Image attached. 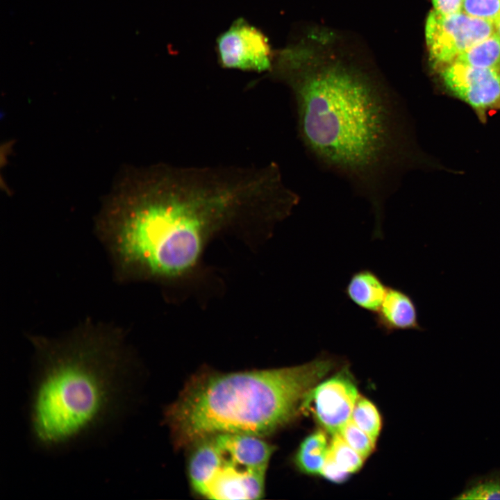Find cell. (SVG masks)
Masks as SVG:
<instances>
[{
    "label": "cell",
    "mask_w": 500,
    "mask_h": 500,
    "mask_svg": "<svg viewBox=\"0 0 500 500\" xmlns=\"http://www.w3.org/2000/svg\"><path fill=\"white\" fill-rule=\"evenodd\" d=\"M317 35L283 50L276 74L292 92L306 153L368 202L373 238H382L387 201L423 158L394 91L376 72L347 61L328 38Z\"/></svg>",
    "instance_id": "obj_1"
},
{
    "label": "cell",
    "mask_w": 500,
    "mask_h": 500,
    "mask_svg": "<svg viewBox=\"0 0 500 500\" xmlns=\"http://www.w3.org/2000/svg\"><path fill=\"white\" fill-rule=\"evenodd\" d=\"M262 192L257 176L176 170L133 178L115 199L119 250L149 274L183 278L198 266L211 238Z\"/></svg>",
    "instance_id": "obj_2"
},
{
    "label": "cell",
    "mask_w": 500,
    "mask_h": 500,
    "mask_svg": "<svg viewBox=\"0 0 500 500\" xmlns=\"http://www.w3.org/2000/svg\"><path fill=\"white\" fill-rule=\"evenodd\" d=\"M334 365L322 356L292 367L203 374L169 407L167 422L179 444L222 433L267 435L293 418Z\"/></svg>",
    "instance_id": "obj_3"
},
{
    "label": "cell",
    "mask_w": 500,
    "mask_h": 500,
    "mask_svg": "<svg viewBox=\"0 0 500 500\" xmlns=\"http://www.w3.org/2000/svg\"><path fill=\"white\" fill-rule=\"evenodd\" d=\"M43 356L31 421L36 440L53 447L87 433L110 416L125 372L117 353L95 344L53 349Z\"/></svg>",
    "instance_id": "obj_4"
},
{
    "label": "cell",
    "mask_w": 500,
    "mask_h": 500,
    "mask_svg": "<svg viewBox=\"0 0 500 500\" xmlns=\"http://www.w3.org/2000/svg\"><path fill=\"white\" fill-rule=\"evenodd\" d=\"M188 462L192 489L210 499H258L275 448L261 437L222 433L194 443Z\"/></svg>",
    "instance_id": "obj_5"
},
{
    "label": "cell",
    "mask_w": 500,
    "mask_h": 500,
    "mask_svg": "<svg viewBox=\"0 0 500 500\" xmlns=\"http://www.w3.org/2000/svg\"><path fill=\"white\" fill-rule=\"evenodd\" d=\"M494 33L492 22L462 11L443 15L433 10L426 19L425 37L433 69L437 71L455 61L461 53Z\"/></svg>",
    "instance_id": "obj_6"
},
{
    "label": "cell",
    "mask_w": 500,
    "mask_h": 500,
    "mask_svg": "<svg viewBox=\"0 0 500 500\" xmlns=\"http://www.w3.org/2000/svg\"><path fill=\"white\" fill-rule=\"evenodd\" d=\"M447 92L464 102L482 122L500 110V73L455 60L437 70Z\"/></svg>",
    "instance_id": "obj_7"
},
{
    "label": "cell",
    "mask_w": 500,
    "mask_h": 500,
    "mask_svg": "<svg viewBox=\"0 0 500 500\" xmlns=\"http://www.w3.org/2000/svg\"><path fill=\"white\" fill-rule=\"evenodd\" d=\"M347 368L315 385L304 397L301 409L311 412L322 427L332 435L350 419L358 397Z\"/></svg>",
    "instance_id": "obj_8"
},
{
    "label": "cell",
    "mask_w": 500,
    "mask_h": 500,
    "mask_svg": "<svg viewBox=\"0 0 500 500\" xmlns=\"http://www.w3.org/2000/svg\"><path fill=\"white\" fill-rule=\"evenodd\" d=\"M219 62L223 67L264 72L272 67L268 39L245 19H236L217 39Z\"/></svg>",
    "instance_id": "obj_9"
},
{
    "label": "cell",
    "mask_w": 500,
    "mask_h": 500,
    "mask_svg": "<svg viewBox=\"0 0 500 500\" xmlns=\"http://www.w3.org/2000/svg\"><path fill=\"white\" fill-rule=\"evenodd\" d=\"M376 327L385 334L397 331H424L413 298L401 288L388 286L385 299L373 315Z\"/></svg>",
    "instance_id": "obj_10"
},
{
    "label": "cell",
    "mask_w": 500,
    "mask_h": 500,
    "mask_svg": "<svg viewBox=\"0 0 500 500\" xmlns=\"http://www.w3.org/2000/svg\"><path fill=\"white\" fill-rule=\"evenodd\" d=\"M388 289V285L377 273L364 268L351 276L344 292L355 306L373 315L380 308Z\"/></svg>",
    "instance_id": "obj_11"
},
{
    "label": "cell",
    "mask_w": 500,
    "mask_h": 500,
    "mask_svg": "<svg viewBox=\"0 0 500 500\" xmlns=\"http://www.w3.org/2000/svg\"><path fill=\"white\" fill-rule=\"evenodd\" d=\"M329 449L326 433L318 430L306 437L301 443L294 462L303 473L320 474Z\"/></svg>",
    "instance_id": "obj_12"
},
{
    "label": "cell",
    "mask_w": 500,
    "mask_h": 500,
    "mask_svg": "<svg viewBox=\"0 0 500 500\" xmlns=\"http://www.w3.org/2000/svg\"><path fill=\"white\" fill-rule=\"evenodd\" d=\"M456 60L500 73V39L494 33L461 53Z\"/></svg>",
    "instance_id": "obj_13"
},
{
    "label": "cell",
    "mask_w": 500,
    "mask_h": 500,
    "mask_svg": "<svg viewBox=\"0 0 500 500\" xmlns=\"http://www.w3.org/2000/svg\"><path fill=\"white\" fill-rule=\"evenodd\" d=\"M456 499H500V469L471 478Z\"/></svg>",
    "instance_id": "obj_14"
},
{
    "label": "cell",
    "mask_w": 500,
    "mask_h": 500,
    "mask_svg": "<svg viewBox=\"0 0 500 500\" xmlns=\"http://www.w3.org/2000/svg\"><path fill=\"white\" fill-rule=\"evenodd\" d=\"M351 419L376 443L381 428V419L376 406L369 400L358 395Z\"/></svg>",
    "instance_id": "obj_15"
},
{
    "label": "cell",
    "mask_w": 500,
    "mask_h": 500,
    "mask_svg": "<svg viewBox=\"0 0 500 500\" xmlns=\"http://www.w3.org/2000/svg\"><path fill=\"white\" fill-rule=\"evenodd\" d=\"M332 436L328 454L344 472L351 474L358 472L365 459L347 444L340 433Z\"/></svg>",
    "instance_id": "obj_16"
},
{
    "label": "cell",
    "mask_w": 500,
    "mask_h": 500,
    "mask_svg": "<svg viewBox=\"0 0 500 500\" xmlns=\"http://www.w3.org/2000/svg\"><path fill=\"white\" fill-rule=\"evenodd\" d=\"M339 433L347 444L365 460L374 449L376 443L351 418Z\"/></svg>",
    "instance_id": "obj_17"
},
{
    "label": "cell",
    "mask_w": 500,
    "mask_h": 500,
    "mask_svg": "<svg viewBox=\"0 0 500 500\" xmlns=\"http://www.w3.org/2000/svg\"><path fill=\"white\" fill-rule=\"evenodd\" d=\"M462 11L471 17L494 22L500 15V0H462Z\"/></svg>",
    "instance_id": "obj_18"
},
{
    "label": "cell",
    "mask_w": 500,
    "mask_h": 500,
    "mask_svg": "<svg viewBox=\"0 0 500 500\" xmlns=\"http://www.w3.org/2000/svg\"><path fill=\"white\" fill-rule=\"evenodd\" d=\"M320 474L326 479L336 483H340L346 481L349 474L341 470L331 456L327 454L325 462L321 469Z\"/></svg>",
    "instance_id": "obj_19"
},
{
    "label": "cell",
    "mask_w": 500,
    "mask_h": 500,
    "mask_svg": "<svg viewBox=\"0 0 500 500\" xmlns=\"http://www.w3.org/2000/svg\"><path fill=\"white\" fill-rule=\"evenodd\" d=\"M433 10L443 15L462 11V0H432Z\"/></svg>",
    "instance_id": "obj_20"
},
{
    "label": "cell",
    "mask_w": 500,
    "mask_h": 500,
    "mask_svg": "<svg viewBox=\"0 0 500 500\" xmlns=\"http://www.w3.org/2000/svg\"><path fill=\"white\" fill-rule=\"evenodd\" d=\"M493 24H494V33L497 34V35L500 39V15L493 22Z\"/></svg>",
    "instance_id": "obj_21"
}]
</instances>
